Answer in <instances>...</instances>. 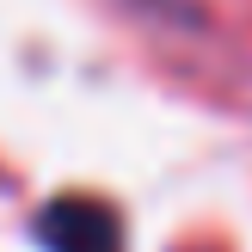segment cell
I'll use <instances>...</instances> for the list:
<instances>
[{
	"label": "cell",
	"mask_w": 252,
	"mask_h": 252,
	"mask_svg": "<svg viewBox=\"0 0 252 252\" xmlns=\"http://www.w3.org/2000/svg\"><path fill=\"white\" fill-rule=\"evenodd\" d=\"M37 240L49 252H123V221L98 197H56L37 216Z\"/></svg>",
	"instance_id": "cell-1"
}]
</instances>
